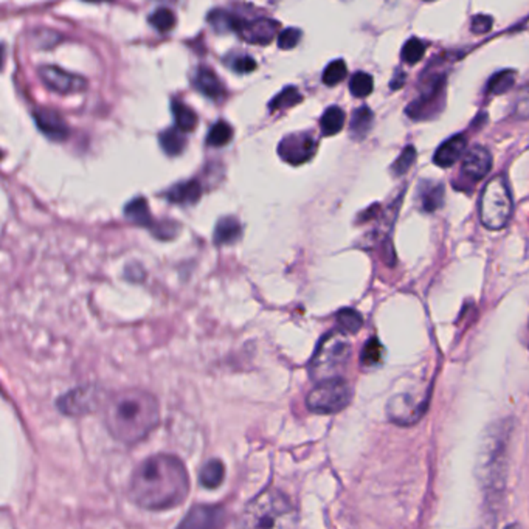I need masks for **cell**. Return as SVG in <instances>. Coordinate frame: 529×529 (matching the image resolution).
Segmentation results:
<instances>
[{
	"instance_id": "obj_41",
	"label": "cell",
	"mask_w": 529,
	"mask_h": 529,
	"mask_svg": "<svg viewBox=\"0 0 529 529\" xmlns=\"http://www.w3.org/2000/svg\"><path fill=\"white\" fill-rule=\"evenodd\" d=\"M232 69L234 72H238V73H250V72H254L256 69V62H255L254 58H251V56L242 55V56H238V58L233 59Z\"/></svg>"
},
{
	"instance_id": "obj_24",
	"label": "cell",
	"mask_w": 529,
	"mask_h": 529,
	"mask_svg": "<svg viewBox=\"0 0 529 529\" xmlns=\"http://www.w3.org/2000/svg\"><path fill=\"white\" fill-rule=\"evenodd\" d=\"M323 135H336L345 126V112L337 106L326 109L320 120Z\"/></svg>"
},
{
	"instance_id": "obj_4",
	"label": "cell",
	"mask_w": 529,
	"mask_h": 529,
	"mask_svg": "<svg viewBox=\"0 0 529 529\" xmlns=\"http://www.w3.org/2000/svg\"><path fill=\"white\" fill-rule=\"evenodd\" d=\"M351 355V343L343 331H332L322 340L311 360V376L317 382L339 377Z\"/></svg>"
},
{
	"instance_id": "obj_32",
	"label": "cell",
	"mask_w": 529,
	"mask_h": 529,
	"mask_svg": "<svg viewBox=\"0 0 529 529\" xmlns=\"http://www.w3.org/2000/svg\"><path fill=\"white\" fill-rule=\"evenodd\" d=\"M424 53H426V44L418 38H411L406 40L402 48V59L406 64L413 66V64H416L424 58Z\"/></svg>"
},
{
	"instance_id": "obj_26",
	"label": "cell",
	"mask_w": 529,
	"mask_h": 529,
	"mask_svg": "<svg viewBox=\"0 0 529 529\" xmlns=\"http://www.w3.org/2000/svg\"><path fill=\"white\" fill-rule=\"evenodd\" d=\"M173 113L176 120V126L183 132H190L198 125V115L188 106L178 101L173 103Z\"/></svg>"
},
{
	"instance_id": "obj_13",
	"label": "cell",
	"mask_w": 529,
	"mask_h": 529,
	"mask_svg": "<svg viewBox=\"0 0 529 529\" xmlns=\"http://www.w3.org/2000/svg\"><path fill=\"white\" fill-rule=\"evenodd\" d=\"M492 168V157L483 146H474L462 159L461 171L470 181H482Z\"/></svg>"
},
{
	"instance_id": "obj_12",
	"label": "cell",
	"mask_w": 529,
	"mask_h": 529,
	"mask_svg": "<svg viewBox=\"0 0 529 529\" xmlns=\"http://www.w3.org/2000/svg\"><path fill=\"white\" fill-rule=\"evenodd\" d=\"M276 30H278V23L272 19H255V21H241V25L238 28L239 36L249 44H258V45H267L271 44Z\"/></svg>"
},
{
	"instance_id": "obj_44",
	"label": "cell",
	"mask_w": 529,
	"mask_h": 529,
	"mask_svg": "<svg viewBox=\"0 0 529 529\" xmlns=\"http://www.w3.org/2000/svg\"><path fill=\"white\" fill-rule=\"evenodd\" d=\"M427 2H433V0H427Z\"/></svg>"
},
{
	"instance_id": "obj_16",
	"label": "cell",
	"mask_w": 529,
	"mask_h": 529,
	"mask_svg": "<svg viewBox=\"0 0 529 529\" xmlns=\"http://www.w3.org/2000/svg\"><path fill=\"white\" fill-rule=\"evenodd\" d=\"M224 523V512L221 508H194L181 526H221Z\"/></svg>"
},
{
	"instance_id": "obj_28",
	"label": "cell",
	"mask_w": 529,
	"mask_h": 529,
	"mask_svg": "<svg viewBox=\"0 0 529 529\" xmlns=\"http://www.w3.org/2000/svg\"><path fill=\"white\" fill-rule=\"evenodd\" d=\"M301 100H303V95L300 93L297 87L290 86V87H286L284 91H281L278 95H276L268 108H271V110L278 112V110H284V109L292 108V106L298 104Z\"/></svg>"
},
{
	"instance_id": "obj_10",
	"label": "cell",
	"mask_w": 529,
	"mask_h": 529,
	"mask_svg": "<svg viewBox=\"0 0 529 529\" xmlns=\"http://www.w3.org/2000/svg\"><path fill=\"white\" fill-rule=\"evenodd\" d=\"M39 76L48 89H52L53 92L61 95L83 92L87 87V81L84 78L73 75V73L55 66L40 67Z\"/></svg>"
},
{
	"instance_id": "obj_35",
	"label": "cell",
	"mask_w": 529,
	"mask_h": 529,
	"mask_svg": "<svg viewBox=\"0 0 529 529\" xmlns=\"http://www.w3.org/2000/svg\"><path fill=\"white\" fill-rule=\"evenodd\" d=\"M149 22L159 31H169L176 25V14L169 8H159L151 14Z\"/></svg>"
},
{
	"instance_id": "obj_20",
	"label": "cell",
	"mask_w": 529,
	"mask_h": 529,
	"mask_svg": "<svg viewBox=\"0 0 529 529\" xmlns=\"http://www.w3.org/2000/svg\"><path fill=\"white\" fill-rule=\"evenodd\" d=\"M419 199L422 208L431 213V211H435L443 205L444 186L436 182H424L421 185Z\"/></svg>"
},
{
	"instance_id": "obj_43",
	"label": "cell",
	"mask_w": 529,
	"mask_h": 529,
	"mask_svg": "<svg viewBox=\"0 0 529 529\" xmlns=\"http://www.w3.org/2000/svg\"><path fill=\"white\" fill-rule=\"evenodd\" d=\"M87 2H108V0H87Z\"/></svg>"
},
{
	"instance_id": "obj_33",
	"label": "cell",
	"mask_w": 529,
	"mask_h": 529,
	"mask_svg": "<svg viewBox=\"0 0 529 529\" xmlns=\"http://www.w3.org/2000/svg\"><path fill=\"white\" fill-rule=\"evenodd\" d=\"M348 75V69L343 59L332 61L323 72V83L326 86H337Z\"/></svg>"
},
{
	"instance_id": "obj_39",
	"label": "cell",
	"mask_w": 529,
	"mask_h": 529,
	"mask_svg": "<svg viewBox=\"0 0 529 529\" xmlns=\"http://www.w3.org/2000/svg\"><path fill=\"white\" fill-rule=\"evenodd\" d=\"M301 38V31L297 28H288L280 33L278 36V47L283 50H290V48L297 47Z\"/></svg>"
},
{
	"instance_id": "obj_22",
	"label": "cell",
	"mask_w": 529,
	"mask_h": 529,
	"mask_svg": "<svg viewBox=\"0 0 529 529\" xmlns=\"http://www.w3.org/2000/svg\"><path fill=\"white\" fill-rule=\"evenodd\" d=\"M125 213L129 219H131L132 222H135L138 225H143V227H148V229L151 227L154 233H156V227H154V221H152V216L149 213L148 203H146V200L143 198H137L132 202H129L126 210H125Z\"/></svg>"
},
{
	"instance_id": "obj_34",
	"label": "cell",
	"mask_w": 529,
	"mask_h": 529,
	"mask_svg": "<svg viewBox=\"0 0 529 529\" xmlns=\"http://www.w3.org/2000/svg\"><path fill=\"white\" fill-rule=\"evenodd\" d=\"M337 322L340 324L341 331L351 332V334H355L363 324L362 315L357 311H354V309H343V311H340L337 315Z\"/></svg>"
},
{
	"instance_id": "obj_5",
	"label": "cell",
	"mask_w": 529,
	"mask_h": 529,
	"mask_svg": "<svg viewBox=\"0 0 529 529\" xmlns=\"http://www.w3.org/2000/svg\"><path fill=\"white\" fill-rule=\"evenodd\" d=\"M512 196L506 178L495 176L484 186L479 200V219L487 230H501L508 225L512 216Z\"/></svg>"
},
{
	"instance_id": "obj_3",
	"label": "cell",
	"mask_w": 529,
	"mask_h": 529,
	"mask_svg": "<svg viewBox=\"0 0 529 529\" xmlns=\"http://www.w3.org/2000/svg\"><path fill=\"white\" fill-rule=\"evenodd\" d=\"M297 523V511L288 495L280 491H266L251 500L242 512L239 526L286 528Z\"/></svg>"
},
{
	"instance_id": "obj_40",
	"label": "cell",
	"mask_w": 529,
	"mask_h": 529,
	"mask_svg": "<svg viewBox=\"0 0 529 529\" xmlns=\"http://www.w3.org/2000/svg\"><path fill=\"white\" fill-rule=\"evenodd\" d=\"M492 18L491 16L487 14H478L475 16L474 19H472V31H474L475 35H486L487 31H491L492 28Z\"/></svg>"
},
{
	"instance_id": "obj_21",
	"label": "cell",
	"mask_w": 529,
	"mask_h": 529,
	"mask_svg": "<svg viewBox=\"0 0 529 529\" xmlns=\"http://www.w3.org/2000/svg\"><path fill=\"white\" fill-rule=\"evenodd\" d=\"M225 477V467L224 464L219 460H211L208 461L205 466L202 467L199 479L203 487H208V489H216L222 484Z\"/></svg>"
},
{
	"instance_id": "obj_7",
	"label": "cell",
	"mask_w": 529,
	"mask_h": 529,
	"mask_svg": "<svg viewBox=\"0 0 529 529\" xmlns=\"http://www.w3.org/2000/svg\"><path fill=\"white\" fill-rule=\"evenodd\" d=\"M504 433L499 428L492 431L489 435V441H486L482 457H479V478L483 484H486V489L494 494L495 491H500L504 483Z\"/></svg>"
},
{
	"instance_id": "obj_1",
	"label": "cell",
	"mask_w": 529,
	"mask_h": 529,
	"mask_svg": "<svg viewBox=\"0 0 529 529\" xmlns=\"http://www.w3.org/2000/svg\"><path fill=\"white\" fill-rule=\"evenodd\" d=\"M190 492L185 464L174 455H154L138 464L129 483V496L140 508L165 511L181 506Z\"/></svg>"
},
{
	"instance_id": "obj_8",
	"label": "cell",
	"mask_w": 529,
	"mask_h": 529,
	"mask_svg": "<svg viewBox=\"0 0 529 529\" xmlns=\"http://www.w3.org/2000/svg\"><path fill=\"white\" fill-rule=\"evenodd\" d=\"M428 394L418 392L399 393L389 399L387 411L389 421L399 426H411L421 419L427 410Z\"/></svg>"
},
{
	"instance_id": "obj_2",
	"label": "cell",
	"mask_w": 529,
	"mask_h": 529,
	"mask_svg": "<svg viewBox=\"0 0 529 529\" xmlns=\"http://www.w3.org/2000/svg\"><path fill=\"white\" fill-rule=\"evenodd\" d=\"M104 422L117 441L135 444L159 426L160 406L151 393L126 389L113 394L106 404Z\"/></svg>"
},
{
	"instance_id": "obj_11",
	"label": "cell",
	"mask_w": 529,
	"mask_h": 529,
	"mask_svg": "<svg viewBox=\"0 0 529 529\" xmlns=\"http://www.w3.org/2000/svg\"><path fill=\"white\" fill-rule=\"evenodd\" d=\"M58 406L62 413L70 416L92 413L98 406V392H95L92 387L72 389L70 393L59 399Z\"/></svg>"
},
{
	"instance_id": "obj_27",
	"label": "cell",
	"mask_w": 529,
	"mask_h": 529,
	"mask_svg": "<svg viewBox=\"0 0 529 529\" xmlns=\"http://www.w3.org/2000/svg\"><path fill=\"white\" fill-rule=\"evenodd\" d=\"M208 22L211 23L217 33H227V31H238L241 25V19L234 18L230 13L222 11V10H215L210 13Z\"/></svg>"
},
{
	"instance_id": "obj_42",
	"label": "cell",
	"mask_w": 529,
	"mask_h": 529,
	"mask_svg": "<svg viewBox=\"0 0 529 529\" xmlns=\"http://www.w3.org/2000/svg\"><path fill=\"white\" fill-rule=\"evenodd\" d=\"M404 83H405V73H399V75H396V76H394L393 83H392V84H389V86H392V89H393V91H397V89H399V87H401V86H402Z\"/></svg>"
},
{
	"instance_id": "obj_9",
	"label": "cell",
	"mask_w": 529,
	"mask_h": 529,
	"mask_svg": "<svg viewBox=\"0 0 529 529\" xmlns=\"http://www.w3.org/2000/svg\"><path fill=\"white\" fill-rule=\"evenodd\" d=\"M315 151L317 142L307 132H298L284 137L278 146L280 157L290 165L306 164L307 160L312 159Z\"/></svg>"
},
{
	"instance_id": "obj_31",
	"label": "cell",
	"mask_w": 529,
	"mask_h": 529,
	"mask_svg": "<svg viewBox=\"0 0 529 529\" xmlns=\"http://www.w3.org/2000/svg\"><path fill=\"white\" fill-rule=\"evenodd\" d=\"M374 81L371 75L363 72H357L355 75L349 81V91L355 96V98H365L372 92Z\"/></svg>"
},
{
	"instance_id": "obj_30",
	"label": "cell",
	"mask_w": 529,
	"mask_h": 529,
	"mask_svg": "<svg viewBox=\"0 0 529 529\" xmlns=\"http://www.w3.org/2000/svg\"><path fill=\"white\" fill-rule=\"evenodd\" d=\"M233 131L229 123L225 121H217V123L210 129L208 137H207V143L210 146H215V148H222L227 143L232 140Z\"/></svg>"
},
{
	"instance_id": "obj_15",
	"label": "cell",
	"mask_w": 529,
	"mask_h": 529,
	"mask_svg": "<svg viewBox=\"0 0 529 529\" xmlns=\"http://www.w3.org/2000/svg\"><path fill=\"white\" fill-rule=\"evenodd\" d=\"M467 146V138L462 134L453 135L449 140L444 142L441 146H439L438 151L435 152L433 161L441 168H450L453 164L462 157L464 151H466Z\"/></svg>"
},
{
	"instance_id": "obj_29",
	"label": "cell",
	"mask_w": 529,
	"mask_h": 529,
	"mask_svg": "<svg viewBox=\"0 0 529 529\" xmlns=\"http://www.w3.org/2000/svg\"><path fill=\"white\" fill-rule=\"evenodd\" d=\"M516 83V72L512 70H503L499 72L496 75H494L487 84V92L491 95H500L508 92L509 89H512Z\"/></svg>"
},
{
	"instance_id": "obj_36",
	"label": "cell",
	"mask_w": 529,
	"mask_h": 529,
	"mask_svg": "<svg viewBox=\"0 0 529 529\" xmlns=\"http://www.w3.org/2000/svg\"><path fill=\"white\" fill-rule=\"evenodd\" d=\"M414 160H416V149L413 148V146H406V148L401 152V156L397 157V160L393 164L392 166V171L394 176H404L406 171H409Z\"/></svg>"
},
{
	"instance_id": "obj_14",
	"label": "cell",
	"mask_w": 529,
	"mask_h": 529,
	"mask_svg": "<svg viewBox=\"0 0 529 529\" xmlns=\"http://www.w3.org/2000/svg\"><path fill=\"white\" fill-rule=\"evenodd\" d=\"M35 120L40 131L52 140L62 142L67 138L69 126L58 112L40 108L35 112Z\"/></svg>"
},
{
	"instance_id": "obj_37",
	"label": "cell",
	"mask_w": 529,
	"mask_h": 529,
	"mask_svg": "<svg viewBox=\"0 0 529 529\" xmlns=\"http://www.w3.org/2000/svg\"><path fill=\"white\" fill-rule=\"evenodd\" d=\"M382 354H384V349H382L380 341L377 339H371L362 351V363L365 366L377 365L382 360Z\"/></svg>"
},
{
	"instance_id": "obj_23",
	"label": "cell",
	"mask_w": 529,
	"mask_h": 529,
	"mask_svg": "<svg viewBox=\"0 0 529 529\" xmlns=\"http://www.w3.org/2000/svg\"><path fill=\"white\" fill-rule=\"evenodd\" d=\"M372 126V112L370 108L366 106H362V108L357 109L353 115L351 125H349V132L355 138V140H362L368 132L371 131Z\"/></svg>"
},
{
	"instance_id": "obj_19",
	"label": "cell",
	"mask_w": 529,
	"mask_h": 529,
	"mask_svg": "<svg viewBox=\"0 0 529 529\" xmlns=\"http://www.w3.org/2000/svg\"><path fill=\"white\" fill-rule=\"evenodd\" d=\"M242 227L239 221L233 216L222 217L217 222L216 230H215V242L217 246H230V244L236 242L241 238Z\"/></svg>"
},
{
	"instance_id": "obj_6",
	"label": "cell",
	"mask_w": 529,
	"mask_h": 529,
	"mask_svg": "<svg viewBox=\"0 0 529 529\" xmlns=\"http://www.w3.org/2000/svg\"><path fill=\"white\" fill-rule=\"evenodd\" d=\"M353 399V388L345 379L334 377L322 380L307 394V409L317 414H334L349 405Z\"/></svg>"
},
{
	"instance_id": "obj_25",
	"label": "cell",
	"mask_w": 529,
	"mask_h": 529,
	"mask_svg": "<svg viewBox=\"0 0 529 529\" xmlns=\"http://www.w3.org/2000/svg\"><path fill=\"white\" fill-rule=\"evenodd\" d=\"M182 132L178 127H173L160 134V146L168 156H178L185 149L186 142Z\"/></svg>"
},
{
	"instance_id": "obj_18",
	"label": "cell",
	"mask_w": 529,
	"mask_h": 529,
	"mask_svg": "<svg viewBox=\"0 0 529 529\" xmlns=\"http://www.w3.org/2000/svg\"><path fill=\"white\" fill-rule=\"evenodd\" d=\"M200 196L202 188L198 181L177 183L166 193V199L173 203H178V205H193L200 199Z\"/></svg>"
},
{
	"instance_id": "obj_17",
	"label": "cell",
	"mask_w": 529,
	"mask_h": 529,
	"mask_svg": "<svg viewBox=\"0 0 529 529\" xmlns=\"http://www.w3.org/2000/svg\"><path fill=\"white\" fill-rule=\"evenodd\" d=\"M194 86L198 91L211 100H221L224 96V86L216 73L210 69H199L194 76Z\"/></svg>"
},
{
	"instance_id": "obj_38",
	"label": "cell",
	"mask_w": 529,
	"mask_h": 529,
	"mask_svg": "<svg viewBox=\"0 0 529 529\" xmlns=\"http://www.w3.org/2000/svg\"><path fill=\"white\" fill-rule=\"evenodd\" d=\"M514 113L517 118H529V76L526 78L522 87L518 89V93L516 96Z\"/></svg>"
}]
</instances>
